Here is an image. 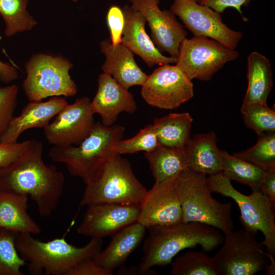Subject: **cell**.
I'll return each mask as SVG.
<instances>
[{"mask_svg": "<svg viewBox=\"0 0 275 275\" xmlns=\"http://www.w3.org/2000/svg\"><path fill=\"white\" fill-rule=\"evenodd\" d=\"M216 142L213 131L194 135L185 147L188 169L209 176L222 172Z\"/></svg>", "mask_w": 275, "mask_h": 275, "instance_id": "7402d4cb", "label": "cell"}, {"mask_svg": "<svg viewBox=\"0 0 275 275\" xmlns=\"http://www.w3.org/2000/svg\"><path fill=\"white\" fill-rule=\"evenodd\" d=\"M94 123L91 100L82 96L65 106L43 129L44 133L53 146L78 145L89 135Z\"/></svg>", "mask_w": 275, "mask_h": 275, "instance_id": "4fadbf2b", "label": "cell"}, {"mask_svg": "<svg viewBox=\"0 0 275 275\" xmlns=\"http://www.w3.org/2000/svg\"><path fill=\"white\" fill-rule=\"evenodd\" d=\"M97 81L98 89L91 101V107L94 114L100 115L103 125L114 124L122 112L132 114L136 111L137 104L133 95L110 75L100 74Z\"/></svg>", "mask_w": 275, "mask_h": 275, "instance_id": "e0dca14e", "label": "cell"}, {"mask_svg": "<svg viewBox=\"0 0 275 275\" xmlns=\"http://www.w3.org/2000/svg\"><path fill=\"white\" fill-rule=\"evenodd\" d=\"M198 3L208 7L220 14L227 8H234L239 12L244 21L248 20V19L243 16L241 8L243 6H247L250 0H198Z\"/></svg>", "mask_w": 275, "mask_h": 275, "instance_id": "74e56055", "label": "cell"}, {"mask_svg": "<svg viewBox=\"0 0 275 275\" xmlns=\"http://www.w3.org/2000/svg\"><path fill=\"white\" fill-rule=\"evenodd\" d=\"M198 2V0H196Z\"/></svg>", "mask_w": 275, "mask_h": 275, "instance_id": "7bdbcfd3", "label": "cell"}, {"mask_svg": "<svg viewBox=\"0 0 275 275\" xmlns=\"http://www.w3.org/2000/svg\"><path fill=\"white\" fill-rule=\"evenodd\" d=\"M62 97H52L48 101H30L21 110L20 115L14 117L5 132L1 136L0 142H17L20 135L31 128H45L50 120L68 104Z\"/></svg>", "mask_w": 275, "mask_h": 275, "instance_id": "ffe728a7", "label": "cell"}, {"mask_svg": "<svg viewBox=\"0 0 275 275\" xmlns=\"http://www.w3.org/2000/svg\"><path fill=\"white\" fill-rule=\"evenodd\" d=\"M125 129L95 122L89 135L80 144L53 146L49 151L50 159L65 164L70 174L81 178L86 184L114 153L113 145L122 139Z\"/></svg>", "mask_w": 275, "mask_h": 275, "instance_id": "277c9868", "label": "cell"}, {"mask_svg": "<svg viewBox=\"0 0 275 275\" xmlns=\"http://www.w3.org/2000/svg\"><path fill=\"white\" fill-rule=\"evenodd\" d=\"M72 68L70 61L62 56L33 55L25 65L26 76L22 84L27 98L40 101L49 97L74 96L77 88L69 74Z\"/></svg>", "mask_w": 275, "mask_h": 275, "instance_id": "ba28073f", "label": "cell"}, {"mask_svg": "<svg viewBox=\"0 0 275 275\" xmlns=\"http://www.w3.org/2000/svg\"><path fill=\"white\" fill-rule=\"evenodd\" d=\"M175 183L183 222L205 224L224 233L233 230L232 203L213 197L205 175L187 169L175 177Z\"/></svg>", "mask_w": 275, "mask_h": 275, "instance_id": "5b68a950", "label": "cell"}, {"mask_svg": "<svg viewBox=\"0 0 275 275\" xmlns=\"http://www.w3.org/2000/svg\"><path fill=\"white\" fill-rule=\"evenodd\" d=\"M106 22L111 43L114 45L121 44L125 24L122 8L116 5L111 6L107 13Z\"/></svg>", "mask_w": 275, "mask_h": 275, "instance_id": "e575fe53", "label": "cell"}, {"mask_svg": "<svg viewBox=\"0 0 275 275\" xmlns=\"http://www.w3.org/2000/svg\"><path fill=\"white\" fill-rule=\"evenodd\" d=\"M87 207L77 232L91 238L114 235L136 222L140 210V204L99 203Z\"/></svg>", "mask_w": 275, "mask_h": 275, "instance_id": "2e32d148", "label": "cell"}, {"mask_svg": "<svg viewBox=\"0 0 275 275\" xmlns=\"http://www.w3.org/2000/svg\"><path fill=\"white\" fill-rule=\"evenodd\" d=\"M224 234L222 246L211 257L218 275H254L265 269L269 259L257 233L241 229Z\"/></svg>", "mask_w": 275, "mask_h": 275, "instance_id": "9c48e42d", "label": "cell"}, {"mask_svg": "<svg viewBox=\"0 0 275 275\" xmlns=\"http://www.w3.org/2000/svg\"><path fill=\"white\" fill-rule=\"evenodd\" d=\"M143 245V256L137 269L149 272L154 266L170 264L181 251L200 245L210 252L223 243L224 237L217 229L197 222L180 223L148 228Z\"/></svg>", "mask_w": 275, "mask_h": 275, "instance_id": "7a4b0ae2", "label": "cell"}, {"mask_svg": "<svg viewBox=\"0 0 275 275\" xmlns=\"http://www.w3.org/2000/svg\"><path fill=\"white\" fill-rule=\"evenodd\" d=\"M245 126L257 135L275 132V112L266 103H252L241 106Z\"/></svg>", "mask_w": 275, "mask_h": 275, "instance_id": "1f68e13d", "label": "cell"}, {"mask_svg": "<svg viewBox=\"0 0 275 275\" xmlns=\"http://www.w3.org/2000/svg\"><path fill=\"white\" fill-rule=\"evenodd\" d=\"M141 94L149 105L172 110L193 97L194 85L176 65L166 64L148 75Z\"/></svg>", "mask_w": 275, "mask_h": 275, "instance_id": "8fae6325", "label": "cell"}, {"mask_svg": "<svg viewBox=\"0 0 275 275\" xmlns=\"http://www.w3.org/2000/svg\"><path fill=\"white\" fill-rule=\"evenodd\" d=\"M170 264L172 275H218L212 258L204 251L187 252Z\"/></svg>", "mask_w": 275, "mask_h": 275, "instance_id": "f1b7e54d", "label": "cell"}, {"mask_svg": "<svg viewBox=\"0 0 275 275\" xmlns=\"http://www.w3.org/2000/svg\"><path fill=\"white\" fill-rule=\"evenodd\" d=\"M258 137L254 146L233 155L264 171L275 168V132L262 134Z\"/></svg>", "mask_w": 275, "mask_h": 275, "instance_id": "f546056e", "label": "cell"}, {"mask_svg": "<svg viewBox=\"0 0 275 275\" xmlns=\"http://www.w3.org/2000/svg\"><path fill=\"white\" fill-rule=\"evenodd\" d=\"M122 10L125 19L121 44L142 58L147 66H161L176 63V59L167 57L157 48L145 30L144 15L128 5Z\"/></svg>", "mask_w": 275, "mask_h": 275, "instance_id": "ac0fdd59", "label": "cell"}, {"mask_svg": "<svg viewBox=\"0 0 275 275\" xmlns=\"http://www.w3.org/2000/svg\"><path fill=\"white\" fill-rule=\"evenodd\" d=\"M268 256L269 259V261L265 268L266 270V274L273 275L275 272V260L274 256L268 254Z\"/></svg>", "mask_w": 275, "mask_h": 275, "instance_id": "60d3db41", "label": "cell"}, {"mask_svg": "<svg viewBox=\"0 0 275 275\" xmlns=\"http://www.w3.org/2000/svg\"><path fill=\"white\" fill-rule=\"evenodd\" d=\"M16 68L9 63H5L0 60V81L5 84H9L18 78Z\"/></svg>", "mask_w": 275, "mask_h": 275, "instance_id": "ab89813d", "label": "cell"}, {"mask_svg": "<svg viewBox=\"0 0 275 275\" xmlns=\"http://www.w3.org/2000/svg\"><path fill=\"white\" fill-rule=\"evenodd\" d=\"M260 191L275 204V168L265 171L261 182Z\"/></svg>", "mask_w": 275, "mask_h": 275, "instance_id": "f35d334b", "label": "cell"}, {"mask_svg": "<svg viewBox=\"0 0 275 275\" xmlns=\"http://www.w3.org/2000/svg\"><path fill=\"white\" fill-rule=\"evenodd\" d=\"M144 155L155 181L173 178L188 169L185 147L176 149L159 145Z\"/></svg>", "mask_w": 275, "mask_h": 275, "instance_id": "484cf974", "label": "cell"}, {"mask_svg": "<svg viewBox=\"0 0 275 275\" xmlns=\"http://www.w3.org/2000/svg\"><path fill=\"white\" fill-rule=\"evenodd\" d=\"M170 10L195 36L206 37L235 49L242 34L229 28L221 14L196 0H175Z\"/></svg>", "mask_w": 275, "mask_h": 275, "instance_id": "7c38bea8", "label": "cell"}, {"mask_svg": "<svg viewBox=\"0 0 275 275\" xmlns=\"http://www.w3.org/2000/svg\"><path fill=\"white\" fill-rule=\"evenodd\" d=\"M154 127L149 124L141 129L130 139H122L115 142L112 147L113 152L117 154H132L140 151H151L159 145Z\"/></svg>", "mask_w": 275, "mask_h": 275, "instance_id": "d6a6232c", "label": "cell"}, {"mask_svg": "<svg viewBox=\"0 0 275 275\" xmlns=\"http://www.w3.org/2000/svg\"><path fill=\"white\" fill-rule=\"evenodd\" d=\"M146 228L136 222L114 234L109 243L93 257L101 267L113 271L122 265L141 243Z\"/></svg>", "mask_w": 275, "mask_h": 275, "instance_id": "44dd1931", "label": "cell"}, {"mask_svg": "<svg viewBox=\"0 0 275 275\" xmlns=\"http://www.w3.org/2000/svg\"><path fill=\"white\" fill-rule=\"evenodd\" d=\"M131 7L141 13L151 30V39L162 53L177 59L180 44L187 32L170 10H161L158 0H129Z\"/></svg>", "mask_w": 275, "mask_h": 275, "instance_id": "5bb4252c", "label": "cell"}, {"mask_svg": "<svg viewBox=\"0 0 275 275\" xmlns=\"http://www.w3.org/2000/svg\"><path fill=\"white\" fill-rule=\"evenodd\" d=\"M72 1L73 2L76 3L78 0H70Z\"/></svg>", "mask_w": 275, "mask_h": 275, "instance_id": "b9f144b4", "label": "cell"}, {"mask_svg": "<svg viewBox=\"0 0 275 275\" xmlns=\"http://www.w3.org/2000/svg\"><path fill=\"white\" fill-rule=\"evenodd\" d=\"M206 179L212 193L234 201L240 210V222L244 229L255 233L262 232L264 236L262 243L267 253L274 257L275 204L260 191H253L250 195L241 193L222 172L210 175Z\"/></svg>", "mask_w": 275, "mask_h": 275, "instance_id": "52a82bcc", "label": "cell"}, {"mask_svg": "<svg viewBox=\"0 0 275 275\" xmlns=\"http://www.w3.org/2000/svg\"><path fill=\"white\" fill-rule=\"evenodd\" d=\"M43 144L29 140L25 148L13 163L0 169V193L23 194L36 204L43 217L57 208L64 191L65 177L53 164L43 160Z\"/></svg>", "mask_w": 275, "mask_h": 275, "instance_id": "6da1fadb", "label": "cell"}, {"mask_svg": "<svg viewBox=\"0 0 275 275\" xmlns=\"http://www.w3.org/2000/svg\"><path fill=\"white\" fill-rule=\"evenodd\" d=\"M29 196L0 193V227L18 234L38 235L39 225L28 212Z\"/></svg>", "mask_w": 275, "mask_h": 275, "instance_id": "603a6c76", "label": "cell"}, {"mask_svg": "<svg viewBox=\"0 0 275 275\" xmlns=\"http://www.w3.org/2000/svg\"><path fill=\"white\" fill-rule=\"evenodd\" d=\"M113 271L105 269L97 264L92 257L84 259L72 267L66 275H112Z\"/></svg>", "mask_w": 275, "mask_h": 275, "instance_id": "8d00e7d4", "label": "cell"}, {"mask_svg": "<svg viewBox=\"0 0 275 275\" xmlns=\"http://www.w3.org/2000/svg\"><path fill=\"white\" fill-rule=\"evenodd\" d=\"M175 178L155 181L151 188L147 190L140 204L137 221L146 229L183 222Z\"/></svg>", "mask_w": 275, "mask_h": 275, "instance_id": "9a60e30c", "label": "cell"}, {"mask_svg": "<svg viewBox=\"0 0 275 275\" xmlns=\"http://www.w3.org/2000/svg\"><path fill=\"white\" fill-rule=\"evenodd\" d=\"M29 0H0V15L5 23V35L10 37L31 30L38 22L27 10Z\"/></svg>", "mask_w": 275, "mask_h": 275, "instance_id": "83f0119b", "label": "cell"}, {"mask_svg": "<svg viewBox=\"0 0 275 275\" xmlns=\"http://www.w3.org/2000/svg\"><path fill=\"white\" fill-rule=\"evenodd\" d=\"M102 244V238H92L85 246L77 247L64 236L43 242L26 233L19 234L16 240L19 255L34 275H66L75 264L101 250Z\"/></svg>", "mask_w": 275, "mask_h": 275, "instance_id": "3957f363", "label": "cell"}, {"mask_svg": "<svg viewBox=\"0 0 275 275\" xmlns=\"http://www.w3.org/2000/svg\"><path fill=\"white\" fill-rule=\"evenodd\" d=\"M239 53L212 39L202 36L185 38L181 42L176 65L190 79L210 80Z\"/></svg>", "mask_w": 275, "mask_h": 275, "instance_id": "30bf717a", "label": "cell"}, {"mask_svg": "<svg viewBox=\"0 0 275 275\" xmlns=\"http://www.w3.org/2000/svg\"><path fill=\"white\" fill-rule=\"evenodd\" d=\"M147 191L134 175L129 161L114 154L86 183L80 204L138 205Z\"/></svg>", "mask_w": 275, "mask_h": 275, "instance_id": "8992f818", "label": "cell"}, {"mask_svg": "<svg viewBox=\"0 0 275 275\" xmlns=\"http://www.w3.org/2000/svg\"><path fill=\"white\" fill-rule=\"evenodd\" d=\"M193 121L187 112L172 113L155 118L153 125L159 144L171 148H184L191 138Z\"/></svg>", "mask_w": 275, "mask_h": 275, "instance_id": "d4e9b609", "label": "cell"}, {"mask_svg": "<svg viewBox=\"0 0 275 275\" xmlns=\"http://www.w3.org/2000/svg\"><path fill=\"white\" fill-rule=\"evenodd\" d=\"M248 88L242 106L252 103H266L273 87L271 66L269 59L258 51L248 57Z\"/></svg>", "mask_w": 275, "mask_h": 275, "instance_id": "cb8c5ba5", "label": "cell"}, {"mask_svg": "<svg viewBox=\"0 0 275 275\" xmlns=\"http://www.w3.org/2000/svg\"><path fill=\"white\" fill-rule=\"evenodd\" d=\"M29 142L4 143L0 142V169L6 168L15 161L21 154Z\"/></svg>", "mask_w": 275, "mask_h": 275, "instance_id": "d590c367", "label": "cell"}, {"mask_svg": "<svg viewBox=\"0 0 275 275\" xmlns=\"http://www.w3.org/2000/svg\"><path fill=\"white\" fill-rule=\"evenodd\" d=\"M18 92L19 87L16 85L0 87V138L14 117Z\"/></svg>", "mask_w": 275, "mask_h": 275, "instance_id": "836d02e7", "label": "cell"}, {"mask_svg": "<svg viewBox=\"0 0 275 275\" xmlns=\"http://www.w3.org/2000/svg\"><path fill=\"white\" fill-rule=\"evenodd\" d=\"M105 60L102 65L103 73L110 75L120 85L128 90L134 86H142L148 75L138 65L134 53L122 44L114 45L109 39L100 43Z\"/></svg>", "mask_w": 275, "mask_h": 275, "instance_id": "d6986e66", "label": "cell"}, {"mask_svg": "<svg viewBox=\"0 0 275 275\" xmlns=\"http://www.w3.org/2000/svg\"><path fill=\"white\" fill-rule=\"evenodd\" d=\"M222 173L231 181L235 180L249 186L252 191H260L265 173L263 169L246 161L219 150Z\"/></svg>", "mask_w": 275, "mask_h": 275, "instance_id": "4316f807", "label": "cell"}, {"mask_svg": "<svg viewBox=\"0 0 275 275\" xmlns=\"http://www.w3.org/2000/svg\"><path fill=\"white\" fill-rule=\"evenodd\" d=\"M18 233L0 227V275H23L21 268L26 264L16 246Z\"/></svg>", "mask_w": 275, "mask_h": 275, "instance_id": "4dcf8cb0", "label": "cell"}]
</instances>
